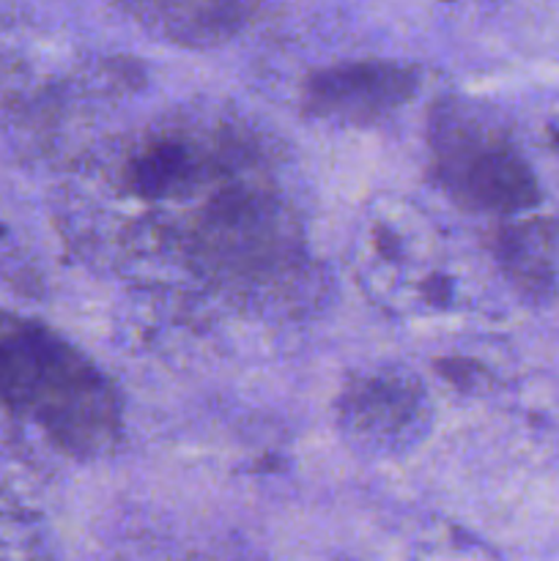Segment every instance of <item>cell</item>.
Wrapping results in <instances>:
<instances>
[{
  "mask_svg": "<svg viewBox=\"0 0 559 561\" xmlns=\"http://www.w3.org/2000/svg\"><path fill=\"white\" fill-rule=\"evenodd\" d=\"M0 409L36 422L60 449L99 455L118 433L107 378L53 329L0 310Z\"/></svg>",
  "mask_w": 559,
  "mask_h": 561,
  "instance_id": "obj_1",
  "label": "cell"
},
{
  "mask_svg": "<svg viewBox=\"0 0 559 561\" xmlns=\"http://www.w3.org/2000/svg\"><path fill=\"white\" fill-rule=\"evenodd\" d=\"M436 173L458 201L482 211H518L535 201L524 159L475 121L449 115L436 126Z\"/></svg>",
  "mask_w": 559,
  "mask_h": 561,
  "instance_id": "obj_2",
  "label": "cell"
},
{
  "mask_svg": "<svg viewBox=\"0 0 559 561\" xmlns=\"http://www.w3.org/2000/svg\"><path fill=\"white\" fill-rule=\"evenodd\" d=\"M417 85L414 69L398 64H343L310 77L305 88L307 107L323 118L365 124L398 107Z\"/></svg>",
  "mask_w": 559,
  "mask_h": 561,
  "instance_id": "obj_3",
  "label": "cell"
},
{
  "mask_svg": "<svg viewBox=\"0 0 559 561\" xmlns=\"http://www.w3.org/2000/svg\"><path fill=\"white\" fill-rule=\"evenodd\" d=\"M247 3H142L129 5L148 27L181 44H217L233 38L255 14Z\"/></svg>",
  "mask_w": 559,
  "mask_h": 561,
  "instance_id": "obj_4",
  "label": "cell"
},
{
  "mask_svg": "<svg viewBox=\"0 0 559 561\" xmlns=\"http://www.w3.org/2000/svg\"><path fill=\"white\" fill-rule=\"evenodd\" d=\"M0 561H49L47 553L38 551L31 540L14 535L0 515Z\"/></svg>",
  "mask_w": 559,
  "mask_h": 561,
  "instance_id": "obj_5",
  "label": "cell"
}]
</instances>
